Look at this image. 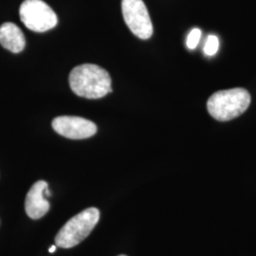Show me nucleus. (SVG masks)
<instances>
[{
    "label": "nucleus",
    "instance_id": "1",
    "mask_svg": "<svg viewBox=\"0 0 256 256\" xmlns=\"http://www.w3.org/2000/svg\"><path fill=\"white\" fill-rule=\"evenodd\" d=\"M70 86L76 95L86 99H100L112 92L110 74L94 64L75 66L70 74Z\"/></svg>",
    "mask_w": 256,
    "mask_h": 256
},
{
    "label": "nucleus",
    "instance_id": "2",
    "mask_svg": "<svg viewBox=\"0 0 256 256\" xmlns=\"http://www.w3.org/2000/svg\"><path fill=\"white\" fill-rule=\"evenodd\" d=\"M250 104V95L245 88H232L214 93L207 102V108L214 118L227 122L238 118Z\"/></svg>",
    "mask_w": 256,
    "mask_h": 256
},
{
    "label": "nucleus",
    "instance_id": "3",
    "mask_svg": "<svg viewBox=\"0 0 256 256\" xmlns=\"http://www.w3.org/2000/svg\"><path fill=\"white\" fill-rule=\"evenodd\" d=\"M100 218V212L88 208L68 220L55 236L57 247L70 248L80 244L95 228Z\"/></svg>",
    "mask_w": 256,
    "mask_h": 256
},
{
    "label": "nucleus",
    "instance_id": "4",
    "mask_svg": "<svg viewBox=\"0 0 256 256\" xmlns=\"http://www.w3.org/2000/svg\"><path fill=\"white\" fill-rule=\"evenodd\" d=\"M19 16L23 24L36 32H45L57 25L58 18L43 0H25L19 9Z\"/></svg>",
    "mask_w": 256,
    "mask_h": 256
},
{
    "label": "nucleus",
    "instance_id": "5",
    "mask_svg": "<svg viewBox=\"0 0 256 256\" xmlns=\"http://www.w3.org/2000/svg\"><path fill=\"white\" fill-rule=\"evenodd\" d=\"M124 22L136 36L147 40L153 34V25L142 0H122Z\"/></svg>",
    "mask_w": 256,
    "mask_h": 256
},
{
    "label": "nucleus",
    "instance_id": "6",
    "mask_svg": "<svg viewBox=\"0 0 256 256\" xmlns=\"http://www.w3.org/2000/svg\"><path fill=\"white\" fill-rule=\"evenodd\" d=\"M52 128L59 135L72 140L92 137L97 132V126L90 120L75 116H60L52 120Z\"/></svg>",
    "mask_w": 256,
    "mask_h": 256
},
{
    "label": "nucleus",
    "instance_id": "7",
    "mask_svg": "<svg viewBox=\"0 0 256 256\" xmlns=\"http://www.w3.org/2000/svg\"><path fill=\"white\" fill-rule=\"evenodd\" d=\"M48 187L44 180L34 183L28 192L25 200V210L32 220L43 218L50 210V203L45 198V190Z\"/></svg>",
    "mask_w": 256,
    "mask_h": 256
},
{
    "label": "nucleus",
    "instance_id": "8",
    "mask_svg": "<svg viewBox=\"0 0 256 256\" xmlns=\"http://www.w3.org/2000/svg\"><path fill=\"white\" fill-rule=\"evenodd\" d=\"M0 44L10 52L18 54L26 46V39L20 28L7 22L0 26Z\"/></svg>",
    "mask_w": 256,
    "mask_h": 256
},
{
    "label": "nucleus",
    "instance_id": "9",
    "mask_svg": "<svg viewBox=\"0 0 256 256\" xmlns=\"http://www.w3.org/2000/svg\"><path fill=\"white\" fill-rule=\"evenodd\" d=\"M220 48V40L216 36H209L207 40H206V43H205V46H204V54L207 56H214V54H216L218 50Z\"/></svg>",
    "mask_w": 256,
    "mask_h": 256
},
{
    "label": "nucleus",
    "instance_id": "10",
    "mask_svg": "<svg viewBox=\"0 0 256 256\" xmlns=\"http://www.w3.org/2000/svg\"><path fill=\"white\" fill-rule=\"evenodd\" d=\"M202 37V30L200 28H192L190 32V34H188L187 40H186V45L189 50H194L196 48L200 40Z\"/></svg>",
    "mask_w": 256,
    "mask_h": 256
},
{
    "label": "nucleus",
    "instance_id": "11",
    "mask_svg": "<svg viewBox=\"0 0 256 256\" xmlns=\"http://www.w3.org/2000/svg\"><path fill=\"white\" fill-rule=\"evenodd\" d=\"M56 248H57V246H56V245H54V246H52V247L48 248V252H50V254H54L55 250H56Z\"/></svg>",
    "mask_w": 256,
    "mask_h": 256
},
{
    "label": "nucleus",
    "instance_id": "12",
    "mask_svg": "<svg viewBox=\"0 0 256 256\" xmlns=\"http://www.w3.org/2000/svg\"></svg>",
    "mask_w": 256,
    "mask_h": 256
}]
</instances>
